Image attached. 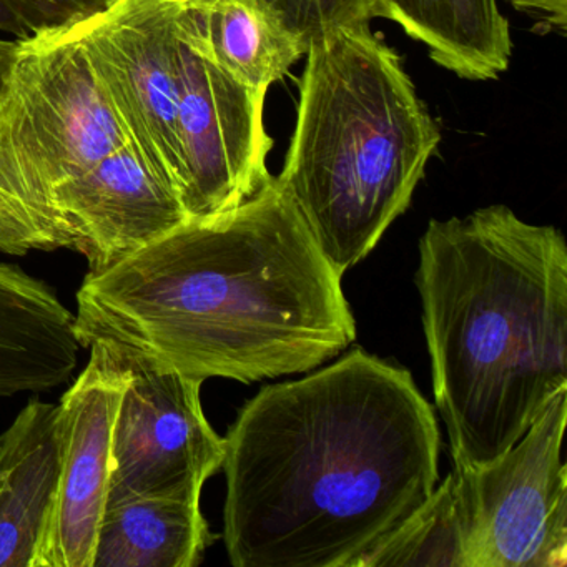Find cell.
I'll list each match as a JSON object with an SVG mask.
<instances>
[{
  "label": "cell",
  "instance_id": "ffe728a7",
  "mask_svg": "<svg viewBox=\"0 0 567 567\" xmlns=\"http://www.w3.org/2000/svg\"><path fill=\"white\" fill-rule=\"evenodd\" d=\"M18 49L19 41L0 38V94L4 91ZM52 250H58L54 240L42 230L31 212L0 188V251L22 257L31 251Z\"/></svg>",
  "mask_w": 567,
  "mask_h": 567
},
{
  "label": "cell",
  "instance_id": "52a82bcc",
  "mask_svg": "<svg viewBox=\"0 0 567 567\" xmlns=\"http://www.w3.org/2000/svg\"><path fill=\"white\" fill-rule=\"evenodd\" d=\"M79 32L128 141L182 197L175 2L115 0Z\"/></svg>",
  "mask_w": 567,
  "mask_h": 567
},
{
  "label": "cell",
  "instance_id": "5b68a950",
  "mask_svg": "<svg viewBox=\"0 0 567 567\" xmlns=\"http://www.w3.org/2000/svg\"><path fill=\"white\" fill-rule=\"evenodd\" d=\"M79 28L19 41L0 94V188L62 248L55 188L128 144Z\"/></svg>",
  "mask_w": 567,
  "mask_h": 567
},
{
  "label": "cell",
  "instance_id": "7402d4cb",
  "mask_svg": "<svg viewBox=\"0 0 567 567\" xmlns=\"http://www.w3.org/2000/svg\"><path fill=\"white\" fill-rule=\"evenodd\" d=\"M171 2H188V0H171Z\"/></svg>",
  "mask_w": 567,
  "mask_h": 567
},
{
  "label": "cell",
  "instance_id": "9a60e30c",
  "mask_svg": "<svg viewBox=\"0 0 567 567\" xmlns=\"http://www.w3.org/2000/svg\"><path fill=\"white\" fill-rule=\"evenodd\" d=\"M373 18L400 25L434 64L463 81H496L513 58L497 0H374Z\"/></svg>",
  "mask_w": 567,
  "mask_h": 567
},
{
  "label": "cell",
  "instance_id": "44dd1931",
  "mask_svg": "<svg viewBox=\"0 0 567 567\" xmlns=\"http://www.w3.org/2000/svg\"><path fill=\"white\" fill-rule=\"evenodd\" d=\"M517 11L539 19L544 28L566 32L567 0H509Z\"/></svg>",
  "mask_w": 567,
  "mask_h": 567
},
{
  "label": "cell",
  "instance_id": "d6986e66",
  "mask_svg": "<svg viewBox=\"0 0 567 567\" xmlns=\"http://www.w3.org/2000/svg\"><path fill=\"white\" fill-rule=\"evenodd\" d=\"M285 28L310 48L328 32L370 24L374 0H261Z\"/></svg>",
  "mask_w": 567,
  "mask_h": 567
},
{
  "label": "cell",
  "instance_id": "7a4b0ae2",
  "mask_svg": "<svg viewBox=\"0 0 567 567\" xmlns=\"http://www.w3.org/2000/svg\"><path fill=\"white\" fill-rule=\"evenodd\" d=\"M441 436L410 371L353 350L267 384L224 437L235 567H351L440 483Z\"/></svg>",
  "mask_w": 567,
  "mask_h": 567
},
{
  "label": "cell",
  "instance_id": "30bf717a",
  "mask_svg": "<svg viewBox=\"0 0 567 567\" xmlns=\"http://www.w3.org/2000/svg\"><path fill=\"white\" fill-rule=\"evenodd\" d=\"M91 360L59 401L58 494L38 567H92L107 509L112 436L128 368L94 344Z\"/></svg>",
  "mask_w": 567,
  "mask_h": 567
},
{
  "label": "cell",
  "instance_id": "ba28073f",
  "mask_svg": "<svg viewBox=\"0 0 567 567\" xmlns=\"http://www.w3.org/2000/svg\"><path fill=\"white\" fill-rule=\"evenodd\" d=\"M127 368L112 436L107 507L148 497L200 503L205 483L224 461V437L202 406L204 383L175 371Z\"/></svg>",
  "mask_w": 567,
  "mask_h": 567
},
{
  "label": "cell",
  "instance_id": "7c38bea8",
  "mask_svg": "<svg viewBox=\"0 0 567 567\" xmlns=\"http://www.w3.org/2000/svg\"><path fill=\"white\" fill-rule=\"evenodd\" d=\"M74 324L51 285L0 261V400L71 380L82 348Z\"/></svg>",
  "mask_w": 567,
  "mask_h": 567
},
{
  "label": "cell",
  "instance_id": "8992f818",
  "mask_svg": "<svg viewBox=\"0 0 567 567\" xmlns=\"http://www.w3.org/2000/svg\"><path fill=\"white\" fill-rule=\"evenodd\" d=\"M567 390L491 463L453 470L466 567H566Z\"/></svg>",
  "mask_w": 567,
  "mask_h": 567
},
{
  "label": "cell",
  "instance_id": "6da1fadb",
  "mask_svg": "<svg viewBox=\"0 0 567 567\" xmlns=\"http://www.w3.org/2000/svg\"><path fill=\"white\" fill-rule=\"evenodd\" d=\"M75 301L82 348L202 383L307 373L357 340L343 275L277 177L238 207L89 271Z\"/></svg>",
  "mask_w": 567,
  "mask_h": 567
},
{
  "label": "cell",
  "instance_id": "9c48e42d",
  "mask_svg": "<svg viewBox=\"0 0 567 567\" xmlns=\"http://www.w3.org/2000/svg\"><path fill=\"white\" fill-rule=\"evenodd\" d=\"M178 58L182 202L194 220L224 214L257 194L274 177L267 167L274 142L265 128L267 95L231 78L181 32Z\"/></svg>",
  "mask_w": 567,
  "mask_h": 567
},
{
  "label": "cell",
  "instance_id": "2e32d148",
  "mask_svg": "<svg viewBox=\"0 0 567 567\" xmlns=\"http://www.w3.org/2000/svg\"><path fill=\"white\" fill-rule=\"evenodd\" d=\"M214 539L198 501H128L105 509L92 567H195Z\"/></svg>",
  "mask_w": 567,
  "mask_h": 567
},
{
  "label": "cell",
  "instance_id": "4fadbf2b",
  "mask_svg": "<svg viewBox=\"0 0 567 567\" xmlns=\"http://www.w3.org/2000/svg\"><path fill=\"white\" fill-rule=\"evenodd\" d=\"M58 413L32 398L0 434V567H38L61 471Z\"/></svg>",
  "mask_w": 567,
  "mask_h": 567
},
{
  "label": "cell",
  "instance_id": "ac0fdd59",
  "mask_svg": "<svg viewBox=\"0 0 567 567\" xmlns=\"http://www.w3.org/2000/svg\"><path fill=\"white\" fill-rule=\"evenodd\" d=\"M115 0H0V32L29 41L71 31L97 18Z\"/></svg>",
  "mask_w": 567,
  "mask_h": 567
},
{
  "label": "cell",
  "instance_id": "8fae6325",
  "mask_svg": "<svg viewBox=\"0 0 567 567\" xmlns=\"http://www.w3.org/2000/svg\"><path fill=\"white\" fill-rule=\"evenodd\" d=\"M62 248L102 271L190 220L177 188L128 142L51 197Z\"/></svg>",
  "mask_w": 567,
  "mask_h": 567
},
{
  "label": "cell",
  "instance_id": "e0dca14e",
  "mask_svg": "<svg viewBox=\"0 0 567 567\" xmlns=\"http://www.w3.org/2000/svg\"><path fill=\"white\" fill-rule=\"evenodd\" d=\"M466 567L454 473L410 516L384 534L351 567Z\"/></svg>",
  "mask_w": 567,
  "mask_h": 567
},
{
  "label": "cell",
  "instance_id": "277c9868",
  "mask_svg": "<svg viewBox=\"0 0 567 567\" xmlns=\"http://www.w3.org/2000/svg\"><path fill=\"white\" fill-rule=\"evenodd\" d=\"M278 184L341 275L410 207L441 132L396 51L370 24L308 48Z\"/></svg>",
  "mask_w": 567,
  "mask_h": 567
},
{
  "label": "cell",
  "instance_id": "3957f363",
  "mask_svg": "<svg viewBox=\"0 0 567 567\" xmlns=\"http://www.w3.org/2000/svg\"><path fill=\"white\" fill-rule=\"evenodd\" d=\"M417 293L454 470L509 450L567 390V245L506 205L431 220Z\"/></svg>",
  "mask_w": 567,
  "mask_h": 567
},
{
  "label": "cell",
  "instance_id": "5bb4252c",
  "mask_svg": "<svg viewBox=\"0 0 567 567\" xmlns=\"http://www.w3.org/2000/svg\"><path fill=\"white\" fill-rule=\"evenodd\" d=\"M175 21L192 48L264 95L307 54L261 0L175 2Z\"/></svg>",
  "mask_w": 567,
  "mask_h": 567
}]
</instances>
